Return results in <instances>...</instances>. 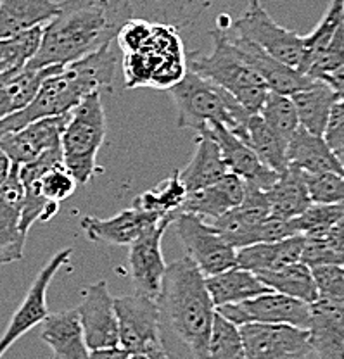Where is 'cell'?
Listing matches in <instances>:
<instances>
[{"mask_svg": "<svg viewBox=\"0 0 344 359\" xmlns=\"http://www.w3.org/2000/svg\"><path fill=\"white\" fill-rule=\"evenodd\" d=\"M156 302L166 359H209L208 344L216 309L203 273L190 257L168 264Z\"/></svg>", "mask_w": 344, "mask_h": 359, "instance_id": "6da1fadb", "label": "cell"}, {"mask_svg": "<svg viewBox=\"0 0 344 359\" xmlns=\"http://www.w3.org/2000/svg\"><path fill=\"white\" fill-rule=\"evenodd\" d=\"M133 20L132 0H61L44 26L42 43L28 67L66 66L107 47Z\"/></svg>", "mask_w": 344, "mask_h": 359, "instance_id": "7a4b0ae2", "label": "cell"}, {"mask_svg": "<svg viewBox=\"0 0 344 359\" xmlns=\"http://www.w3.org/2000/svg\"><path fill=\"white\" fill-rule=\"evenodd\" d=\"M116 66L118 59L111 45L62 66L40 85L37 95L25 109L0 121V135L16 132L37 119L66 116L91 93L102 90L111 92Z\"/></svg>", "mask_w": 344, "mask_h": 359, "instance_id": "3957f363", "label": "cell"}, {"mask_svg": "<svg viewBox=\"0 0 344 359\" xmlns=\"http://www.w3.org/2000/svg\"><path fill=\"white\" fill-rule=\"evenodd\" d=\"M177 107V126L201 133L204 128L220 125L232 135L248 140V112L229 92L189 69L180 83L170 88Z\"/></svg>", "mask_w": 344, "mask_h": 359, "instance_id": "277c9868", "label": "cell"}, {"mask_svg": "<svg viewBox=\"0 0 344 359\" xmlns=\"http://www.w3.org/2000/svg\"><path fill=\"white\" fill-rule=\"evenodd\" d=\"M211 39L213 50L209 54H190L189 69L218 85L246 111L256 114L270 90L235 50L225 26L213 29Z\"/></svg>", "mask_w": 344, "mask_h": 359, "instance_id": "5b68a950", "label": "cell"}, {"mask_svg": "<svg viewBox=\"0 0 344 359\" xmlns=\"http://www.w3.org/2000/svg\"><path fill=\"white\" fill-rule=\"evenodd\" d=\"M125 87L168 88L180 83L187 73V59L180 36L173 26L151 25L144 47L125 54Z\"/></svg>", "mask_w": 344, "mask_h": 359, "instance_id": "8992f818", "label": "cell"}, {"mask_svg": "<svg viewBox=\"0 0 344 359\" xmlns=\"http://www.w3.org/2000/svg\"><path fill=\"white\" fill-rule=\"evenodd\" d=\"M106 140L102 92L91 93L70 112L61 135L62 164L78 185H85L97 168V152Z\"/></svg>", "mask_w": 344, "mask_h": 359, "instance_id": "52a82bcc", "label": "cell"}, {"mask_svg": "<svg viewBox=\"0 0 344 359\" xmlns=\"http://www.w3.org/2000/svg\"><path fill=\"white\" fill-rule=\"evenodd\" d=\"M119 347L128 354L166 359L159 339V313L156 299L144 294L114 299Z\"/></svg>", "mask_w": 344, "mask_h": 359, "instance_id": "ba28073f", "label": "cell"}, {"mask_svg": "<svg viewBox=\"0 0 344 359\" xmlns=\"http://www.w3.org/2000/svg\"><path fill=\"white\" fill-rule=\"evenodd\" d=\"M232 32L267 52L282 65L298 69L303 59V36L272 20L260 0H251L248 9L232 25Z\"/></svg>", "mask_w": 344, "mask_h": 359, "instance_id": "9c48e42d", "label": "cell"}, {"mask_svg": "<svg viewBox=\"0 0 344 359\" xmlns=\"http://www.w3.org/2000/svg\"><path fill=\"white\" fill-rule=\"evenodd\" d=\"M180 242L203 276H211L235 266V252L208 219L192 212H178L173 218Z\"/></svg>", "mask_w": 344, "mask_h": 359, "instance_id": "30bf717a", "label": "cell"}, {"mask_svg": "<svg viewBox=\"0 0 344 359\" xmlns=\"http://www.w3.org/2000/svg\"><path fill=\"white\" fill-rule=\"evenodd\" d=\"M216 311L237 327L246 323H270L291 325L301 330H308L312 321L310 304L274 290L265 292L239 304L222 306L216 308Z\"/></svg>", "mask_w": 344, "mask_h": 359, "instance_id": "8fae6325", "label": "cell"}, {"mask_svg": "<svg viewBox=\"0 0 344 359\" xmlns=\"http://www.w3.org/2000/svg\"><path fill=\"white\" fill-rule=\"evenodd\" d=\"M71 254H73V249L66 247V249L59 250L46 266L40 269L37 278L33 280L32 287L26 292L23 302L16 309V313L13 314V318H11L4 335L0 337V358L9 351V347L16 340H20L25 334H28L37 325L44 323V320L48 316L47 290L59 269L70 263Z\"/></svg>", "mask_w": 344, "mask_h": 359, "instance_id": "7c38bea8", "label": "cell"}, {"mask_svg": "<svg viewBox=\"0 0 344 359\" xmlns=\"http://www.w3.org/2000/svg\"><path fill=\"white\" fill-rule=\"evenodd\" d=\"M239 330L246 359H294L313 354L308 330L270 323H246Z\"/></svg>", "mask_w": 344, "mask_h": 359, "instance_id": "4fadbf2b", "label": "cell"}, {"mask_svg": "<svg viewBox=\"0 0 344 359\" xmlns=\"http://www.w3.org/2000/svg\"><path fill=\"white\" fill-rule=\"evenodd\" d=\"M175 215L164 216L161 222L140 235L133 244L128 245V266L135 292L151 299H158L163 283L166 263L163 257V235L173 223Z\"/></svg>", "mask_w": 344, "mask_h": 359, "instance_id": "5bb4252c", "label": "cell"}, {"mask_svg": "<svg viewBox=\"0 0 344 359\" xmlns=\"http://www.w3.org/2000/svg\"><path fill=\"white\" fill-rule=\"evenodd\" d=\"M88 351L119 347L118 318L107 282L92 283L77 308Z\"/></svg>", "mask_w": 344, "mask_h": 359, "instance_id": "9a60e30c", "label": "cell"}, {"mask_svg": "<svg viewBox=\"0 0 344 359\" xmlns=\"http://www.w3.org/2000/svg\"><path fill=\"white\" fill-rule=\"evenodd\" d=\"M268 218L270 204L265 190L246 183L244 199L241 204L209 223L235 250H239L242 247L260 244V226Z\"/></svg>", "mask_w": 344, "mask_h": 359, "instance_id": "2e32d148", "label": "cell"}, {"mask_svg": "<svg viewBox=\"0 0 344 359\" xmlns=\"http://www.w3.org/2000/svg\"><path fill=\"white\" fill-rule=\"evenodd\" d=\"M68 116L37 119L16 132L0 135V149L16 166L32 163L46 151L61 145V135L68 123Z\"/></svg>", "mask_w": 344, "mask_h": 359, "instance_id": "e0dca14e", "label": "cell"}, {"mask_svg": "<svg viewBox=\"0 0 344 359\" xmlns=\"http://www.w3.org/2000/svg\"><path fill=\"white\" fill-rule=\"evenodd\" d=\"M197 137H208L215 140L220 147V152H222L227 171L232 175H237L246 183H251V185L267 192L279 178V173L265 166L246 142L232 135L223 126H208L203 132L197 133Z\"/></svg>", "mask_w": 344, "mask_h": 359, "instance_id": "ac0fdd59", "label": "cell"}, {"mask_svg": "<svg viewBox=\"0 0 344 359\" xmlns=\"http://www.w3.org/2000/svg\"><path fill=\"white\" fill-rule=\"evenodd\" d=\"M25 189L16 164L0 187V264H9L25 257L26 233L21 230V209Z\"/></svg>", "mask_w": 344, "mask_h": 359, "instance_id": "d6986e66", "label": "cell"}, {"mask_svg": "<svg viewBox=\"0 0 344 359\" xmlns=\"http://www.w3.org/2000/svg\"><path fill=\"white\" fill-rule=\"evenodd\" d=\"M163 218V215L145 212L137 208H128L107 219L87 216V218L81 219L80 224L85 237H87L88 241L97 242V244L128 247L130 244H133L144 231H147L149 228L154 226V224L161 222Z\"/></svg>", "mask_w": 344, "mask_h": 359, "instance_id": "ffe728a7", "label": "cell"}, {"mask_svg": "<svg viewBox=\"0 0 344 359\" xmlns=\"http://www.w3.org/2000/svg\"><path fill=\"white\" fill-rule=\"evenodd\" d=\"M229 33L235 50L253 67L254 73L263 80V83L267 85L270 92L282 93V95H293L298 90L308 87L313 81V78L299 73L294 67L282 65V62L277 61L272 55H268L267 52L261 50L258 45L235 35L232 29H229Z\"/></svg>", "mask_w": 344, "mask_h": 359, "instance_id": "44dd1931", "label": "cell"}, {"mask_svg": "<svg viewBox=\"0 0 344 359\" xmlns=\"http://www.w3.org/2000/svg\"><path fill=\"white\" fill-rule=\"evenodd\" d=\"M308 328L310 347L315 359H344V304L317 299Z\"/></svg>", "mask_w": 344, "mask_h": 359, "instance_id": "7402d4cb", "label": "cell"}, {"mask_svg": "<svg viewBox=\"0 0 344 359\" xmlns=\"http://www.w3.org/2000/svg\"><path fill=\"white\" fill-rule=\"evenodd\" d=\"M244 180L239 178L237 175L227 173L225 177H222L206 189L189 194L178 212H192V215L211 222V219L229 212L230 209L237 208L244 199Z\"/></svg>", "mask_w": 344, "mask_h": 359, "instance_id": "603a6c76", "label": "cell"}, {"mask_svg": "<svg viewBox=\"0 0 344 359\" xmlns=\"http://www.w3.org/2000/svg\"><path fill=\"white\" fill-rule=\"evenodd\" d=\"M303 244H305V237L294 235L279 242H261V244L242 247L235 252V266L248 269L254 275L263 271H275L287 264L301 261Z\"/></svg>", "mask_w": 344, "mask_h": 359, "instance_id": "cb8c5ba5", "label": "cell"}, {"mask_svg": "<svg viewBox=\"0 0 344 359\" xmlns=\"http://www.w3.org/2000/svg\"><path fill=\"white\" fill-rule=\"evenodd\" d=\"M42 340L58 359H88L87 342L77 308L52 313L44 320Z\"/></svg>", "mask_w": 344, "mask_h": 359, "instance_id": "d4e9b609", "label": "cell"}, {"mask_svg": "<svg viewBox=\"0 0 344 359\" xmlns=\"http://www.w3.org/2000/svg\"><path fill=\"white\" fill-rule=\"evenodd\" d=\"M287 163L296 166L305 175L338 173L344 177L338 156L329 147L324 137L306 132L301 126L287 144Z\"/></svg>", "mask_w": 344, "mask_h": 359, "instance_id": "484cf974", "label": "cell"}, {"mask_svg": "<svg viewBox=\"0 0 344 359\" xmlns=\"http://www.w3.org/2000/svg\"><path fill=\"white\" fill-rule=\"evenodd\" d=\"M204 283L215 309L227 304H239L265 292H270L254 273L239 266L204 276Z\"/></svg>", "mask_w": 344, "mask_h": 359, "instance_id": "4316f807", "label": "cell"}, {"mask_svg": "<svg viewBox=\"0 0 344 359\" xmlns=\"http://www.w3.org/2000/svg\"><path fill=\"white\" fill-rule=\"evenodd\" d=\"M265 194L270 204V216L279 219L298 218L312 204L305 173L291 164L279 173L277 182Z\"/></svg>", "mask_w": 344, "mask_h": 359, "instance_id": "83f0119b", "label": "cell"}, {"mask_svg": "<svg viewBox=\"0 0 344 359\" xmlns=\"http://www.w3.org/2000/svg\"><path fill=\"white\" fill-rule=\"evenodd\" d=\"M296 107L299 126L306 132L324 137L329 116L339 97L324 80H313L308 87L289 95Z\"/></svg>", "mask_w": 344, "mask_h": 359, "instance_id": "f1b7e54d", "label": "cell"}, {"mask_svg": "<svg viewBox=\"0 0 344 359\" xmlns=\"http://www.w3.org/2000/svg\"><path fill=\"white\" fill-rule=\"evenodd\" d=\"M58 9L55 0H0V39L46 26Z\"/></svg>", "mask_w": 344, "mask_h": 359, "instance_id": "f546056e", "label": "cell"}, {"mask_svg": "<svg viewBox=\"0 0 344 359\" xmlns=\"http://www.w3.org/2000/svg\"><path fill=\"white\" fill-rule=\"evenodd\" d=\"M62 66L28 67L25 66L20 73L0 80V121L14 112L25 109L39 92L40 85L51 74L58 73Z\"/></svg>", "mask_w": 344, "mask_h": 359, "instance_id": "4dcf8cb0", "label": "cell"}, {"mask_svg": "<svg viewBox=\"0 0 344 359\" xmlns=\"http://www.w3.org/2000/svg\"><path fill=\"white\" fill-rule=\"evenodd\" d=\"M227 173L229 171L223 163L220 147L215 140L208 137H197L196 152H194L192 159L189 161L184 170L178 171L182 183L189 194L206 189L222 177H225Z\"/></svg>", "mask_w": 344, "mask_h": 359, "instance_id": "1f68e13d", "label": "cell"}, {"mask_svg": "<svg viewBox=\"0 0 344 359\" xmlns=\"http://www.w3.org/2000/svg\"><path fill=\"white\" fill-rule=\"evenodd\" d=\"M256 276L270 290L289 295V297L298 299V301L306 302V304H313L319 299V292H317L315 282H313L312 268L306 266L301 261L287 264V266L275 269V271L258 273Z\"/></svg>", "mask_w": 344, "mask_h": 359, "instance_id": "d6a6232c", "label": "cell"}, {"mask_svg": "<svg viewBox=\"0 0 344 359\" xmlns=\"http://www.w3.org/2000/svg\"><path fill=\"white\" fill-rule=\"evenodd\" d=\"M44 26L0 39V80L20 73L35 57L42 43Z\"/></svg>", "mask_w": 344, "mask_h": 359, "instance_id": "836d02e7", "label": "cell"}, {"mask_svg": "<svg viewBox=\"0 0 344 359\" xmlns=\"http://www.w3.org/2000/svg\"><path fill=\"white\" fill-rule=\"evenodd\" d=\"M344 22V0H331L324 18L319 21L310 35L303 36V59L299 65V73L306 74L313 62L322 52L327 48L331 40L334 39L338 28ZM308 76V74H306Z\"/></svg>", "mask_w": 344, "mask_h": 359, "instance_id": "e575fe53", "label": "cell"}, {"mask_svg": "<svg viewBox=\"0 0 344 359\" xmlns=\"http://www.w3.org/2000/svg\"><path fill=\"white\" fill-rule=\"evenodd\" d=\"M246 144L253 149V152L260 157L261 163L275 173H282L287 163V145L265 125L260 114H251L248 121V140Z\"/></svg>", "mask_w": 344, "mask_h": 359, "instance_id": "d590c367", "label": "cell"}, {"mask_svg": "<svg viewBox=\"0 0 344 359\" xmlns=\"http://www.w3.org/2000/svg\"><path fill=\"white\" fill-rule=\"evenodd\" d=\"M189 196L185 185L182 183L180 175L175 171L171 177L164 178L154 189L145 190L140 196L133 199L132 208L140 209L145 212H156V215H177L184 201Z\"/></svg>", "mask_w": 344, "mask_h": 359, "instance_id": "8d00e7d4", "label": "cell"}, {"mask_svg": "<svg viewBox=\"0 0 344 359\" xmlns=\"http://www.w3.org/2000/svg\"><path fill=\"white\" fill-rule=\"evenodd\" d=\"M263 119L265 125L274 132L284 144H289L293 135L299 128V119L296 107L289 95L268 92L267 99L261 104L260 111L256 112Z\"/></svg>", "mask_w": 344, "mask_h": 359, "instance_id": "74e56055", "label": "cell"}, {"mask_svg": "<svg viewBox=\"0 0 344 359\" xmlns=\"http://www.w3.org/2000/svg\"><path fill=\"white\" fill-rule=\"evenodd\" d=\"M209 359H246L244 344L237 325L215 311L208 344Z\"/></svg>", "mask_w": 344, "mask_h": 359, "instance_id": "f35d334b", "label": "cell"}, {"mask_svg": "<svg viewBox=\"0 0 344 359\" xmlns=\"http://www.w3.org/2000/svg\"><path fill=\"white\" fill-rule=\"evenodd\" d=\"M344 215V209L339 205L329 204H310L298 218L291 219L294 230L303 237H325L327 231L334 226L336 222Z\"/></svg>", "mask_w": 344, "mask_h": 359, "instance_id": "ab89813d", "label": "cell"}, {"mask_svg": "<svg viewBox=\"0 0 344 359\" xmlns=\"http://www.w3.org/2000/svg\"><path fill=\"white\" fill-rule=\"evenodd\" d=\"M77 187L78 182L66 170L65 164L52 168L51 171H47L42 178L35 180V182L23 183L25 190H39L44 199L55 202V204H61V202L70 199L74 190H77Z\"/></svg>", "mask_w": 344, "mask_h": 359, "instance_id": "60d3db41", "label": "cell"}, {"mask_svg": "<svg viewBox=\"0 0 344 359\" xmlns=\"http://www.w3.org/2000/svg\"><path fill=\"white\" fill-rule=\"evenodd\" d=\"M308 196L313 204L339 205L344 209V177L338 173L305 175Z\"/></svg>", "mask_w": 344, "mask_h": 359, "instance_id": "b9f144b4", "label": "cell"}, {"mask_svg": "<svg viewBox=\"0 0 344 359\" xmlns=\"http://www.w3.org/2000/svg\"><path fill=\"white\" fill-rule=\"evenodd\" d=\"M319 297L344 304V266L343 264H322L312 268Z\"/></svg>", "mask_w": 344, "mask_h": 359, "instance_id": "7bdbcfd3", "label": "cell"}, {"mask_svg": "<svg viewBox=\"0 0 344 359\" xmlns=\"http://www.w3.org/2000/svg\"><path fill=\"white\" fill-rule=\"evenodd\" d=\"M344 66V22L338 28L334 39L327 45L324 52L317 57L306 74L313 80H322L327 74L334 73L336 69Z\"/></svg>", "mask_w": 344, "mask_h": 359, "instance_id": "ee69618b", "label": "cell"}, {"mask_svg": "<svg viewBox=\"0 0 344 359\" xmlns=\"http://www.w3.org/2000/svg\"><path fill=\"white\" fill-rule=\"evenodd\" d=\"M301 263L310 268L322 266V264H343L344 266V259L329 245L325 237H305Z\"/></svg>", "mask_w": 344, "mask_h": 359, "instance_id": "f6af8a7d", "label": "cell"}, {"mask_svg": "<svg viewBox=\"0 0 344 359\" xmlns=\"http://www.w3.org/2000/svg\"><path fill=\"white\" fill-rule=\"evenodd\" d=\"M324 140L334 152L344 149V100L341 99L332 107L327 126H325Z\"/></svg>", "mask_w": 344, "mask_h": 359, "instance_id": "bcb514c9", "label": "cell"}, {"mask_svg": "<svg viewBox=\"0 0 344 359\" xmlns=\"http://www.w3.org/2000/svg\"><path fill=\"white\" fill-rule=\"evenodd\" d=\"M325 241H327L329 245H331L344 259V215L336 222L334 226L327 231Z\"/></svg>", "mask_w": 344, "mask_h": 359, "instance_id": "7dc6e473", "label": "cell"}, {"mask_svg": "<svg viewBox=\"0 0 344 359\" xmlns=\"http://www.w3.org/2000/svg\"><path fill=\"white\" fill-rule=\"evenodd\" d=\"M322 80H324L332 90H334L336 95H338L339 99L344 100V66L339 67V69H336L334 73L324 76Z\"/></svg>", "mask_w": 344, "mask_h": 359, "instance_id": "c3c4849f", "label": "cell"}, {"mask_svg": "<svg viewBox=\"0 0 344 359\" xmlns=\"http://www.w3.org/2000/svg\"><path fill=\"white\" fill-rule=\"evenodd\" d=\"M130 354L121 347H110V349L91 351L88 359H128Z\"/></svg>", "mask_w": 344, "mask_h": 359, "instance_id": "681fc988", "label": "cell"}, {"mask_svg": "<svg viewBox=\"0 0 344 359\" xmlns=\"http://www.w3.org/2000/svg\"><path fill=\"white\" fill-rule=\"evenodd\" d=\"M11 166H13V163H11L9 157L6 156V152L0 149V187L4 185V182H6L7 177H9Z\"/></svg>", "mask_w": 344, "mask_h": 359, "instance_id": "f907efd6", "label": "cell"}, {"mask_svg": "<svg viewBox=\"0 0 344 359\" xmlns=\"http://www.w3.org/2000/svg\"><path fill=\"white\" fill-rule=\"evenodd\" d=\"M336 156H338L339 164H341V168H343V171H344V149H341V151H336Z\"/></svg>", "mask_w": 344, "mask_h": 359, "instance_id": "816d5d0a", "label": "cell"}, {"mask_svg": "<svg viewBox=\"0 0 344 359\" xmlns=\"http://www.w3.org/2000/svg\"><path fill=\"white\" fill-rule=\"evenodd\" d=\"M128 359H149V358H145V356H138V354H130Z\"/></svg>", "mask_w": 344, "mask_h": 359, "instance_id": "f5cc1de1", "label": "cell"}, {"mask_svg": "<svg viewBox=\"0 0 344 359\" xmlns=\"http://www.w3.org/2000/svg\"><path fill=\"white\" fill-rule=\"evenodd\" d=\"M294 359H315L313 354H308V356H299V358H294Z\"/></svg>", "mask_w": 344, "mask_h": 359, "instance_id": "db71d44e", "label": "cell"}, {"mask_svg": "<svg viewBox=\"0 0 344 359\" xmlns=\"http://www.w3.org/2000/svg\"><path fill=\"white\" fill-rule=\"evenodd\" d=\"M48 359H58V358H55V356H51Z\"/></svg>", "mask_w": 344, "mask_h": 359, "instance_id": "11a10c76", "label": "cell"}]
</instances>
